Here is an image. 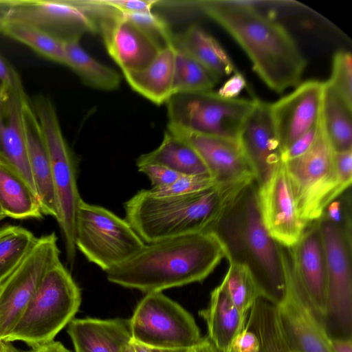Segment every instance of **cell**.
Wrapping results in <instances>:
<instances>
[{
  "mask_svg": "<svg viewBox=\"0 0 352 352\" xmlns=\"http://www.w3.org/2000/svg\"><path fill=\"white\" fill-rule=\"evenodd\" d=\"M138 170L145 174L151 182L153 188L168 185L179 178L181 175L155 164H138Z\"/></svg>",
  "mask_w": 352,
  "mask_h": 352,
  "instance_id": "obj_39",
  "label": "cell"
},
{
  "mask_svg": "<svg viewBox=\"0 0 352 352\" xmlns=\"http://www.w3.org/2000/svg\"><path fill=\"white\" fill-rule=\"evenodd\" d=\"M319 120L315 126L297 138L282 152L281 161L283 163L300 156L309 149L316 138Z\"/></svg>",
  "mask_w": 352,
  "mask_h": 352,
  "instance_id": "obj_40",
  "label": "cell"
},
{
  "mask_svg": "<svg viewBox=\"0 0 352 352\" xmlns=\"http://www.w3.org/2000/svg\"><path fill=\"white\" fill-rule=\"evenodd\" d=\"M36 239L32 232L21 226L0 228V284L19 265Z\"/></svg>",
  "mask_w": 352,
  "mask_h": 352,
  "instance_id": "obj_34",
  "label": "cell"
},
{
  "mask_svg": "<svg viewBox=\"0 0 352 352\" xmlns=\"http://www.w3.org/2000/svg\"><path fill=\"white\" fill-rule=\"evenodd\" d=\"M254 102V99L226 98L212 90L177 94L166 103L168 123L236 141L239 127Z\"/></svg>",
  "mask_w": 352,
  "mask_h": 352,
  "instance_id": "obj_10",
  "label": "cell"
},
{
  "mask_svg": "<svg viewBox=\"0 0 352 352\" xmlns=\"http://www.w3.org/2000/svg\"><path fill=\"white\" fill-rule=\"evenodd\" d=\"M220 79L195 58L175 48L173 95L212 91Z\"/></svg>",
  "mask_w": 352,
  "mask_h": 352,
  "instance_id": "obj_32",
  "label": "cell"
},
{
  "mask_svg": "<svg viewBox=\"0 0 352 352\" xmlns=\"http://www.w3.org/2000/svg\"><path fill=\"white\" fill-rule=\"evenodd\" d=\"M80 303V290L60 261L47 272L3 341H21L32 348L52 342L74 319Z\"/></svg>",
  "mask_w": 352,
  "mask_h": 352,
  "instance_id": "obj_5",
  "label": "cell"
},
{
  "mask_svg": "<svg viewBox=\"0 0 352 352\" xmlns=\"http://www.w3.org/2000/svg\"><path fill=\"white\" fill-rule=\"evenodd\" d=\"M186 352H219L208 338L204 337Z\"/></svg>",
  "mask_w": 352,
  "mask_h": 352,
  "instance_id": "obj_47",
  "label": "cell"
},
{
  "mask_svg": "<svg viewBox=\"0 0 352 352\" xmlns=\"http://www.w3.org/2000/svg\"><path fill=\"white\" fill-rule=\"evenodd\" d=\"M173 46L195 58L220 78L230 75L235 69L221 45L197 24H192L183 32L174 34Z\"/></svg>",
  "mask_w": 352,
  "mask_h": 352,
  "instance_id": "obj_26",
  "label": "cell"
},
{
  "mask_svg": "<svg viewBox=\"0 0 352 352\" xmlns=\"http://www.w3.org/2000/svg\"><path fill=\"white\" fill-rule=\"evenodd\" d=\"M155 164L181 175H210L195 149L183 140L166 130L160 144L152 151L141 155L136 165Z\"/></svg>",
  "mask_w": 352,
  "mask_h": 352,
  "instance_id": "obj_27",
  "label": "cell"
},
{
  "mask_svg": "<svg viewBox=\"0 0 352 352\" xmlns=\"http://www.w3.org/2000/svg\"><path fill=\"white\" fill-rule=\"evenodd\" d=\"M32 106L40 124L51 164L58 218L68 263H74L76 219L82 200L76 179L74 156L63 134L56 108L47 96H38Z\"/></svg>",
  "mask_w": 352,
  "mask_h": 352,
  "instance_id": "obj_7",
  "label": "cell"
},
{
  "mask_svg": "<svg viewBox=\"0 0 352 352\" xmlns=\"http://www.w3.org/2000/svg\"><path fill=\"white\" fill-rule=\"evenodd\" d=\"M226 256L212 232L145 243L133 256L106 272L116 285L146 294L204 280Z\"/></svg>",
  "mask_w": 352,
  "mask_h": 352,
  "instance_id": "obj_2",
  "label": "cell"
},
{
  "mask_svg": "<svg viewBox=\"0 0 352 352\" xmlns=\"http://www.w3.org/2000/svg\"><path fill=\"white\" fill-rule=\"evenodd\" d=\"M254 106L237 134L239 148L257 186L264 183L282 162V149L271 116L270 103L254 98Z\"/></svg>",
  "mask_w": 352,
  "mask_h": 352,
  "instance_id": "obj_16",
  "label": "cell"
},
{
  "mask_svg": "<svg viewBox=\"0 0 352 352\" xmlns=\"http://www.w3.org/2000/svg\"><path fill=\"white\" fill-rule=\"evenodd\" d=\"M286 250L296 278L324 324L327 313V272L318 221L307 224L298 241Z\"/></svg>",
  "mask_w": 352,
  "mask_h": 352,
  "instance_id": "obj_18",
  "label": "cell"
},
{
  "mask_svg": "<svg viewBox=\"0 0 352 352\" xmlns=\"http://www.w3.org/2000/svg\"><path fill=\"white\" fill-rule=\"evenodd\" d=\"M246 87V80L240 72H235L217 93L226 98H236Z\"/></svg>",
  "mask_w": 352,
  "mask_h": 352,
  "instance_id": "obj_44",
  "label": "cell"
},
{
  "mask_svg": "<svg viewBox=\"0 0 352 352\" xmlns=\"http://www.w3.org/2000/svg\"><path fill=\"white\" fill-rule=\"evenodd\" d=\"M129 321L132 340L152 349L187 350L201 338L192 315L162 292L146 294Z\"/></svg>",
  "mask_w": 352,
  "mask_h": 352,
  "instance_id": "obj_9",
  "label": "cell"
},
{
  "mask_svg": "<svg viewBox=\"0 0 352 352\" xmlns=\"http://www.w3.org/2000/svg\"><path fill=\"white\" fill-rule=\"evenodd\" d=\"M126 352H153L152 349L133 340L129 342Z\"/></svg>",
  "mask_w": 352,
  "mask_h": 352,
  "instance_id": "obj_49",
  "label": "cell"
},
{
  "mask_svg": "<svg viewBox=\"0 0 352 352\" xmlns=\"http://www.w3.org/2000/svg\"><path fill=\"white\" fill-rule=\"evenodd\" d=\"M28 161L37 197L43 214L58 218L51 164L47 149L32 103L28 98L23 108Z\"/></svg>",
  "mask_w": 352,
  "mask_h": 352,
  "instance_id": "obj_22",
  "label": "cell"
},
{
  "mask_svg": "<svg viewBox=\"0 0 352 352\" xmlns=\"http://www.w3.org/2000/svg\"><path fill=\"white\" fill-rule=\"evenodd\" d=\"M333 161L337 175L340 182L351 187L352 180V149L334 151Z\"/></svg>",
  "mask_w": 352,
  "mask_h": 352,
  "instance_id": "obj_43",
  "label": "cell"
},
{
  "mask_svg": "<svg viewBox=\"0 0 352 352\" xmlns=\"http://www.w3.org/2000/svg\"><path fill=\"white\" fill-rule=\"evenodd\" d=\"M257 200L261 219L271 237L285 248L294 246L307 225L299 217L283 162L258 186Z\"/></svg>",
  "mask_w": 352,
  "mask_h": 352,
  "instance_id": "obj_15",
  "label": "cell"
},
{
  "mask_svg": "<svg viewBox=\"0 0 352 352\" xmlns=\"http://www.w3.org/2000/svg\"><path fill=\"white\" fill-rule=\"evenodd\" d=\"M333 352H352L351 337H331Z\"/></svg>",
  "mask_w": 352,
  "mask_h": 352,
  "instance_id": "obj_45",
  "label": "cell"
},
{
  "mask_svg": "<svg viewBox=\"0 0 352 352\" xmlns=\"http://www.w3.org/2000/svg\"><path fill=\"white\" fill-rule=\"evenodd\" d=\"M318 221L326 261L327 313L324 326L330 337H351L352 231L322 217Z\"/></svg>",
  "mask_w": 352,
  "mask_h": 352,
  "instance_id": "obj_11",
  "label": "cell"
},
{
  "mask_svg": "<svg viewBox=\"0 0 352 352\" xmlns=\"http://www.w3.org/2000/svg\"><path fill=\"white\" fill-rule=\"evenodd\" d=\"M117 12L123 14L152 12L158 0H102Z\"/></svg>",
  "mask_w": 352,
  "mask_h": 352,
  "instance_id": "obj_41",
  "label": "cell"
},
{
  "mask_svg": "<svg viewBox=\"0 0 352 352\" xmlns=\"http://www.w3.org/2000/svg\"><path fill=\"white\" fill-rule=\"evenodd\" d=\"M67 333L75 352H126L132 340L127 319H73Z\"/></svg>",
  "mask_w": 352,
  "mask_h": 352,
  "instance_id": "obj_23",
  "label": "cell"
},
{
  "mask_svg": "<svg viewBox=\"0 0 352 352\" xmlns=\"http://www.w3.org/2000/svg\"><path fill=\"white\" fill-rule=\"evenodd\" d=\"M352 110L324 82L321 121L336 152L352 149Z\"/></svg>",
  "mask_w": 352,
  "mask_h": 352,
  "instance_id": "obj_31",
  "label": "cell"
},
{
  "mask_svg": "<svg viewBox=\"0 0 352 352\" xmlns=\"http://www.w3.org/2000/svg\"><path fill=\"white\" fill-rule=\"evenodd\" d=\"M325 82L352 110V55L351 52L340 50L334 54L331 75Z\"/></svg>",
  "mask_w": 352,
  "mask_h": 352,
  "instance_id": "obj_36",
  "label": "cell"
},
{
  "mask_svg": "<svg viewBox=\"0 0 352 352\" xmlns=\"http://www.w3.org/2000/svg\"><path fill=\"white\" fill-rule=\"evenodd\" d=\"M107 52L122 72L148 66L162 49L117 11L96 22Z\"/></svg>",
  "mask_w": 352,
  "mask_h": 352,
  "instance_id": "obj_19",
  "label": "cell"
},
{
  "mask_svg": "<svg viewBox=\"0 0 352 352\" xmlns=\"http://www.w3.org/2000/svg\"><path fill=\"white\" fill-rule=\"evenodd\" d=\"M254 180L218 183L170 197L155 196L143 189L124 203L125 220L145 243L210 232Z\"/></svg>",
  "mask_w": 352,
  "mask_h": 352,
  "instance_id": "obj_3",
  "label": "cell"
},
{
  "mask_svg": "<svg viewBox=\"0 0 352 352\" xmlns=\"http://www.w3.org/2000/svg\"><path fill=\"white\" fill-rule=\"evenodd\" d=\"M4 217H5V216H4V214H3V212H2V210H1V206H0V220L3 219Z\"/></svg>",
  "mask_w": 352,
  "mask_h": 352,
  "instance_id": "obj_53",
  "label": "cell"
},
{
  "mask_svg": "<svg viewBox=\"0 0 352 352\" xmlns=\"http://www.w3.org/2000/svg\"><path fill=\"white\" fill-rule=\"evenodd\" d=\"M2 33L41 56L65 65L63 42L43 31L23 23L5 21Z\"/></svg>",
  "mask_w": 352,
  "mask_h": 352,
  "instance_id": "obj_33",
  "label": "cell"
},
{
  "mask_svg": "<svg viewBox=\"0 0 352 352\" xmlns=\"http://www.w3.org/2000/svg\"><path fill=\"white\" fill-rule=\"evenodd\" d=\"M333 153L320 115L312 146L300 156L283 163L299 217L306 225L319 220L329 203L351 188L338 178Z\"/></svg>",
  "mask_w": 352,
  "mask_h": 352,
  "instance_id": "obj_6",
  "label": "cell"
},
{
  "mask_svg": "<svg viewBox=\"0 0 352 352\" xmlns=\"http://www.w3.org/2000/svg\"><path fill=\"white\" fill-rule=\"evenodd\" d=\"M0 352H20L10 342L0 340Z\"/></svg>",
  "mask_w": 352,
  "mask_h": 352,
  "instance_id": "obj_50",
  "label": "cell"
},
{
  "mask_svg": "<svg viewBox=\"0 0 352 352\" xmlns=\"http://www.w3.org/2000/svg\"><path fill=\"white\" fill-rule=\"evenodd\" d=\"M0 83L6 89L21 93L25 92L20 75L1 53Z\"/></svg>",
  "mask_w": 352,
  "mask_h": 352,
  "instance_id": "obj_42",
  "label": "cell"
},
{
  "mask_svg": "<svg viewBox=\"0 0 352 352\" xmlns=\"http://www.w3.org/2000/svg\"><path fill=\"white\" fill-rule=\"evenodd\" d=\"M120 14L144 32L162 50L173 45L174 34L168 23L160 16L153 12Z\"/></svg>",
  "mask_w": 352,
  "mask_h": 352,
  "instance_id": "obj_37",
  "label": "cell"
},
{
  "mask_svg": "<svg viewBox=\"0 0 352 352\" xmlns=\"http://www.w3.org/2000/svg\"><path fill=\"white\" fill-rule=\"evenodd\" d=\"M12 3L11 0H4L0 5V33H2L3 27L6 21L7 11Z\"/></svg>",
  "mask_w": 352,
  "mask_h": 352,
  "instance_id": "obj_48",
  "label": "cell"
},
{
  "mask_svg": "<svg viewBox=\"0 0 352 352\" xmlns=\"http://www.w3.org/2000/svg\"><path fill=\"white\" fill-rule=\"evenodd\" d=\"M0 206L5 217L41 219L43 215L36 193L19 175L1 164Z\"/></svg>",
  "mask_w": 352,
  "mask_h": 352,
  "instance_id": "obj_28",
  "label": "cell"
},
{
  "mask_svg": "<svg viewBox=\"0 0 352 352\" xmlns=\"http://www.w3.org/2000/svg\"><path fill=\"white\" fill-rule=\"evenodd\" d=\"M245 328L257 336L258 352H296L284 333L276 306L263 298H260L250 310Z\"/></svg>",
  "mask_w": 352,
  "mask_h": 352,
  "instance_id": "obj_29",
  "label": "cell"
},
{
  "mask_svg": "<svg viewBox=\"0 0 352 352\" xmlns=\"http://www.w3.org/2000/svg\"><path fill=\"white\" fill-rule=\"evenodd\" d=\"M175 55V47H166L146 67L122 74L135 92L157 105L166 104L173 95Z\"/></svg>",
  "mask_w": 352,
  "mask_h": 352,
  "instance_id": "obj_25",
  "label": "cell"
},
{
  "mask_svg": "<svg viewBox=\"0 0 352 352\" xmlns=\"http://www.w3.org/2000/svg\"><path fill=\"white\" fill-rule=\"evenodd\" d=\"M60 261L56 234L41 236L0 284V340L14 327L47 272Z\"/></svg>",
  "mask_w": 352,
  "mask_h": 352,
  "instance_id": "obj_12",
  "label": "cell"
},
{
  "mask_svg": "<svg viewBox=\"0 0 352 352\" xmlns=\"http://www.w3.org/2000/svg\"><path fill=\"white\" fill-rule=\"evenodd\" d=\"M254 180L238 196L210 232L221 242L225 258L247 267L263 298L277 305L285 290L280 245L261 219Z\"/></svg>",
  "mask_w": 352,
  "mask_h": 352,
  "instance_id": "obj_4",
  "label": "cell"
},
{
  "mask_svg": "<svg viewBox=\"0 0 352 352\" xmlns=\"http://www.w3.org/2000/svg\"><path fill=\"white\" fill-rule=\"evenodd\" d=\"M75 245L89 262L107 272L133 256L145 243L125 219L82 199L76 214Z\"/></svg>",
  "mask_w": 352,
  "mask_h": 352,
  "instance_id": "obj_8",
  "label": "cell"
},
{
  "mask_svg": "<svg viewBox=\"0 0 352 352\" xmlns=\"http://www.w3.org/2000/svg\"><path fill=\"white\" fill-rule=\"evenodd\" d=\"M284 294L276 305L284 333L296 352H333L323 321L296 278L286 248L280 245Z\"/></svg>",
  "mask_w": 352,
  "mask_h": 352,
  "instance_id": "obj_13",
  "label": "cell"
},
{
  "mask_svg": "<svg viewBox=\"0 0 352 352\" xmlns=\"http://www.w3.org/2000/svg\"><path fill=\"white\" fill-rule=\"evenodd\" d=\"M199 314L207 326V337L219 352H230L236 338L244 330L248 315L232 301L221 283L210 293L206 308Z\"/></svg>",
  "mask_w": 352,
  "mask_h": 352,
  "instance_id": "obj_24",
  "label": "cell"
},
{
  "mask_svg": "<svg viewBox=\"0 0 352 352\" xmlns=\"http://www.w3.org/2000/svg\"><path fill=\"white\" fill-rule=\"evenodd\" d=\"M25 352H70L60 342L52 341Z\"/></svg>",
  "mask_w": 352,
  "mask_h": 352,
  "instance_id": "obj_46",
  "label": "cell"
},
{
  "mask_svg": "<svg viewBox=\"0 0 352 352\" xmlns=\"http://www.w3.org/2000/svg\"><path fill=\"white\" fill-rule=\"evenodd\" d=\"M192 5L233 38L270 89L281 94L302 82L307 60L289 31L274 18L248 1L204 0Z\"/></svg>",
  "mask_w": 352,
  "mask_h": 352,
  "instance_id": "obj_1",
  "label": "cell"
},
{
  "mask_svg": "<svg viewBox=\"0 0 352 352\" xmlns=\"http://www.w3.org/2000/svg\"><path fill=\"white\" fill-rule=\"evenodd\" d=\"M4 91H5V87H3V85H1V84L0 83V99H1V98L2 97V96H3V93H4Z\"/></svg>",
  "mask_w": 352,
  "mask_h": 352,
  "instance_id": "obj_52",
  "label": "cell"
},
{
  "mask_svg": "<svg viewBox=\"0 0 352 352\" xmlns=\"http://www.w3.org/2000/svg\"><path fill=\"white\" fill-rule=\"evenodd\" d=\"M152 351L153 352H186V350H159V349H152Z\"/></svg>",
  "mask_w": 352,
  "mask_h": 352,
  "instance_id": "obj_51",
  "label": "cell"
},
{
  "mask_svg": "<svg viewBox=\"0 0 352 352\" xmlns=\"http://www.w3.org/2000/svg\"><path fill=\"white\" fill-rule=\"evenodd\" d=\"M166 131L195 149L217 182L255 180L236 141L192 132L169 123Z\"/></svg>",
  "mask_w": 352,
  "mask_h": 352,
  "instance_id": "obj_20",
  "label": "cell"
},
{
  "mask_svg": "<svg viewBox=\"0 0 352 352\" xmlns=\"http://www.w3.org/2000/svg\"><path fill=\"white\" fill-rule=\"evenodd\" d=\"M324 82L310 79L270 103L273 124L282 152L318 122L322 111Z\"/></svg>",
  "mask_w": 352,
  "mask_h": 352,
  "instance_id": "obj_17",
  "label": "cell"
},
{
  "mask_svg": "<svg viewBox=\"0 0 352 352\" xmlns=\"http://www.w3.org/2000/svg\"><path fill=\"white\" fill-rule=\"evenodd\" d=\"M217 184L210 175H182L168 185L147 190L155 196L170 197L195 192Z\"/></svg>",
  "mask_w": 352,
  "mask_h": 352,
  "instance_id": "obj_38",
  "label": "cell"
},
{
  "mask_svg": "<svg viewBox=\"0 0 352 352\" xmlns=\"http://www.w3.org/2000/svg\"><path fill=\"white\" fill-rule=\"evenodd\" d=\"M28 98L25 92L5 88L0 99V164L19 175L37 195L24 127L23 108Z\"/></svg>",
  "mask_w": 352,
  "mask_h": 352,
  "instance_id": "obj_21",
  "label": "cell"
},
{
  "mask_svg": "<svg viewBox=\"0 0 352 352\" xmlns=\"http://www.w3.org/2000/svg\"><path fill=\"white\" fill-rule=\"evenodd\" d=\"M6 21L28 24L63 42L98 33L96 23L75 0H12Z\"/></svg>",
  "mask_w": 352,
  "mask_h": 352,
  "instance_id": "obj_14",
  "label": "cell"
},
{
  "mask_svg": "<svg viewBox=\"0 0 352 352\" xmlns=\"http://www.w3.org/2000/svg\"><path fill=\"white\" fill-rule=\"evenodd\" d=\"M66 63L87 85L100 90L113 91L121 82V76L114 69L89 55L76 38L63 42Z\"/></svg>",
  "mask_w": 352,
  "mask_h": 352,
  "instance_id": "obj_30",
  "label": "cell"
},
{
  "mask_svg": "<svg viewBox=\"0 0 352 352\" xmlns=\"http://www.w3.org/2000/svg\"><path fill=\"white\" fill-rule=\"evenodd\" d=\"M228 263L222 282L233 303L248 315L254 303L263 298L261 291L247 267L230 261Z\"/></svg>",
  "mask_w": 352,
  "mask_h": 352,
  "instance_id": "obj_35",
  "label": "cell"
}]
</instances>
